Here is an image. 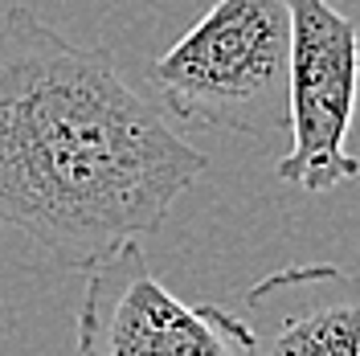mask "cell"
Returning a JSON list of instances; mask_svg holds the SVG:
<instances>
[{"label":"cell","instance_id":"cell-2","mask_svg":"<svg viewBox=\"0 0 360 356\" xmlns=\"http://www.w3.org/2000/svg\"><path fill=\"white\" fill-rule=\"evenodd\" d=\"M287 0H209L201 21L152 62V87L184 127L274 135L287 127Z\"/></svg>","mask_w":360,"mask_h":356},{"label":"cell","instance_id":"cell-3","mask_svg":"<svg viewBox=\"0 0 360 356\" xmlns=\"http://www.w3.org/2000/svg\"><path fill=\"white\" fill-rule=\"evenodd\" d=\"M287 8L291 152L274 164V177L303 193H332L360 177V160L348 152L360 94V29L332 0H287Z\"/></svg>","mask_w":360,"mask_h":356},{"label":"cell","instance_id":"cell-5","mask_svg":"<svg viewBox=\"0 0 360 356\" xmlns=\"http://www.w3.org/2000/svg\"><path fill=\"white\" fill-rule=\"evenodd\" d=\"M254 356H360V279L340 267H287L246 291Z\"/></svg>","mask_w":360,"mask_h":356},{"label":"cell","instance_id":"cell-4","mask_svg":"<svg viewBox=\"0 0 360 356\" xmlns=\"http://www.w3.org/2000/svg\"><path fill=\"white\" fill-rule=\"evenodd\" d=\"M78 356H254V336L242 312L176 299L123 242L86 270Z\"/></svg>","mask_w":360,"mask_h":356},{"label":"cell","instance_id":"cell-1","mask_svg":"<svg viewBox=\"0 0 360 356\" xmlns=\"http://www.w3.org/2000/svg\"><path fill=\"white\" fill-rule=\"evenodd\" d=\"M209 156L119 74L33 8L0 21V225L90 270L168 222Z\"/></svg>","mask_w":360,"mask_h":356}]
</instances>
